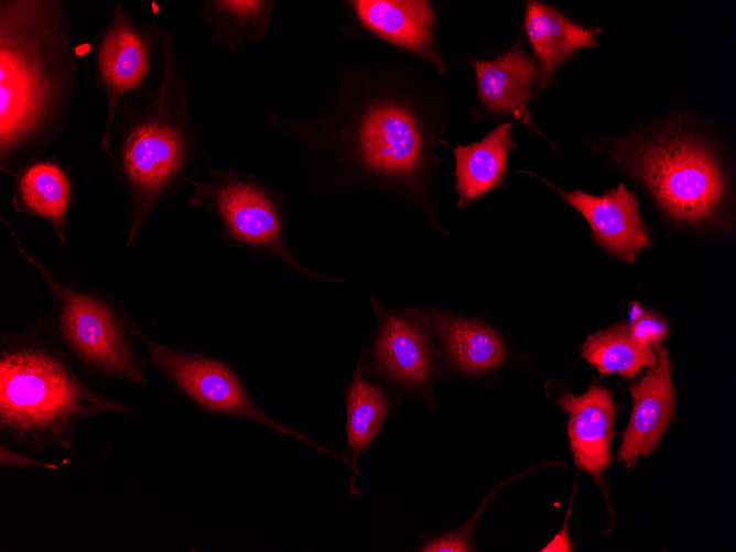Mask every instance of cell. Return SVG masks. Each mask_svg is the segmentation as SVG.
Listing matches in <instances>:
<instances>
[{
    "label": "cell",
    "mask_w": 736,
    "mask_h": 552,
    "mask_svg": "<svg viewBox=\"0 0 736 552\" xmlns=\"http://www.w3.org/2000/svg\"><path fill=\"white\" fill-rule=\"evenodd\" d=\"M426 83L397 62L347 66L312 113L268 115L300 149L312 202L350 184L421 201L437 136Z\"/></svg>",
    "instance_id": "1"
},
{
    "label": "cell",
    "mask_w": 736,
    "mask_h": 552,
    "mask_svg": "<svg viewBox=\"0 0 736 552\" xmlns=\"http://www.w3.org/2000/svg\"><path fill=\"white\" fill-rule=\"evenodd\" d=\"M78 86L64 0H0V170L42 156L59 136Z\"/></svg>",
    "instance_id": "2"
},
{
    "label": "cell",
    "mask_w": 736,
    "mask_h": 552,
    "mask_svg": "<svg viewBox=\"0 0 736 552\" xmlns=\"http://www.w3.org/2000/svg\"><path fill=\"white\" fill-rule=\"evenodd\" d=\"M160 51L153 76L117 106L101 148L128 197V248L159 204L193 177L205 154L176 43L164 29L160 30Z\"/></svg>",
    "instance_id": "3"
},
{
    "label": "cell",
    "mask_w": 736,
    "mask_h": 552,
    "mask_svg": "<svg viewBox=\"0 0 736 552\" xmlns=\"http://www.w3.org/2000/svg\"><path fill=\"white\" fill-rule=\"evenodd\" d=\"M131 409L90 388L66 353L45 337L3 333L0 340V434L28 450H72L86 419Z\"/></svg>",
    "instance_id": "4"
},
{
    "label": "cell",
    "mask_w": 736,
    "mask_h": 552,
    "mask_svg": "<svg viewBox=\"0 0 736 552\" xmlns=\"http://www.w3.org/2000/svg\"><path fill=\"white\" fill-rule=\"evenodd\" d=\"M609 155L640 182L677 224L722 225L729 203V181L711 141L682 121L614 140Z\"/></svg>",
    "instance_id": "5"
},
{
    "label": "cell",
    "mask_w": 736,
    "mask_h": 552,
    "mask_svg": "<svg viewBox=\"0 0 736 552\" xmlns=\"http://www.w3.org/2000/svg\"><path fill=\"white\" fill-rule=\"evenodd\" d=\"M206 169L207 178L186 180L193 190L188 205L214 218L228 243L281 261L309 280L340 281L311 270L294 256L286 237L289 209L277 187L236 165L218 170L207 163Z\"/></svg>",
    "instance_id": "6"
},
{
    "label": "cell",
    "mask_w": 736,
    "mask_h": 552,
    "mask_svg": "<svg viewBox=\"0 0 736 552\" xmlns=\"http://www.w3.org/2000/svg\"><path fill=\"white\" fill-rule=\"evenodd\" d=\"M21 256L39 272L55 302V324L69 355L91 372L147 387L144 361L137 355L128 321L113 304L58 282L32 256L1 216Z\"/></svg>",
    "instance_id": "7"
},
{
    "label": "cell",
    "mask_w": 736,
    "mask_h": 552,
    "mask_svg": "<svg viewBox=\"0 0 736 552\" xmlns=\"http://www.w3.org/2000/svg\"><path fill=\"white\" fill-rule=\"evenodd\" d=\"M133 334L142 342L153 367L177 390L203 409L266 424L278 432L297 437L326 452L305 435L267 416L253 403L242 381L227 364L217 358L161 344L139 329H133Z\"/></svg>",
    "instance_id": "8"
},
{
    "label": "cell",
    "mask_w": 736,
    "mask_h": 552,
    "mask_svg": "<svg viewBox=\"0 0 736 552\" xmlns=\"http://www.w3.org/2000/svg\"><path fill=\"white\" fill-rule=\"evenodd\" d=\"M160 30L156 22L140 24L122 4H117L94 45V84L107 98V115L100 149L106 144L119 102L141 88L160 63Z\"/></svg>",
    "instance_id": "9"
},
{
    "label": "cell",
    "mask_w": 736,
    "mask_h": 552,
    "mask_svg": "<svg viewBox=\"0 0 736 552\" xmlns=\"http://www.w3.org/2000/svg\"><path fill=\"white\" fill-rule=\"evenodd\" d=\"M544 182L554 187L562 199L585 218L595 242L615 257L634 263L637 253L650 245L651 240L639 214L638 202L624 184L596 196L578 188L565 192Z\"/></svg>",
    "instance_id": "10"
},
{
    "label": "cell",
    "mask_w": 736,
    "mask_h": 552,
    "mask_svg": "<svg viewBox=\"0 0 736 552\" xmlns=\"http://www.w3.org/2000/svg\"><path fill=\"white\" fill-rule=\"evenodd\" d=\"M653 348L656 365L629 387L634 409L618 451V459L627 464H634L639 456H647L656 448L673 415L672 362L665 348L660 345Z\"/></svg>",
    "instance_id": "11"
},
{
    "label": "cell",
    "mask_w": 736,
    "mask_h": 552,
    "mask_svg": "<svg viewBox=\"0 0 736 552\" xmlns=\"http://www.w3.org/2000/svg\"><path fill=\"white\" fill-rule=\"evenodd\" d=\"M357 23L379 40L431 62L444 64L434 50V13L424 0H351L346 2Z\"/></svg>",
    "instance_id": "12"
},
{
    "label": "cell",
    "mask_w": 736,
    "mask_h": 552,
    "mask_svg": "<svg viewBox=\"0 0 736 552\" xmlns=\"http://www.w3.org/2000/svg\"><path fill=\"white\" fill-rule=\"evenodd\" d=\"M9 175L12 178L13 209L45 220L64 246L74 197L73 178L64 163L53 156H39L21 164Z\"/></svg>",
    "instance_id": "13"
},
{
    "label": "cell",
    "mask_w": 736,
    "mask_h": 552,
    "mask_svg": "<svg viewBox=\"0 0 736 552\" xmlns=\"http://www.w3.org/2000/svg\"><path fill=\"white\" fill-rule=\"evenodd\" d=\"M379 312L380 329L372 350L374 369L407 389L425 383L431 374L432 355L427 337L408 312H386L372 300Z\"/></svg>",
    "instance_id": "14"
},
{
    "label": "cell",
    "mask_w": 736,
    "mask_h": 552,
    "mask_svg": "<svg viewBox=\"0 0 736 552\" xmlns=\"http://www.w3.org/2000/svg\"><path fill=\"white\" fill-rule=\"evenodd\" d=\"M559 403L570 413L567 431L576 465L600 481V474L610 461L616 418L610 391L592 383L581 396L563 393Z\"/></svg>",
    "instance_id": "15"
},
{
    "label": "cell",
    "mask_w": 736,
    "mask_h": 552,
    "mask_svg": "<svg viewBox=\"0 0 736 552\" xmlns=\"http://www.w3.org/2000/svg\"><path fill=\"white\" fill-rule=\"evenodd\" d=\"M478 97L491 112L509 113L523 125L532 126L528 110L538 66L520 43L498 57L474 59Z\"/></svg>",
    "instance_id": "16"
},
{
    "label": "cell",
    "mask_w": 736,
    "mask_h": 552,
    "mask_svg": "<svg viewBox=\"0 0 736 552\" xmlns=\"http://www.w3.org/2000/svg\"><path fill=\"white\" fill-rule=\"evenodd\" d=\"M524 28L539 61L538 90L550 82L556 68L575 51L597 45L598 29L583 28L539 1H528Z\"/></svg>",
    "instance_id": "17"
},
{
    "label": "cell",
    "mask_w": 736,
    "mask_h": 552,
    "mask_svg": "<svg viewBox=\"0 0 736 552\" xmlns=\"http://www.w3.org/2000/svg\"><path fill=\"white\" fill-rule=\"evenodd\" d=\"M408 312L440 336L447 354L461 370L480 374L504 361L505 346L498 334L486 324L415 309Z\"/></svg>",
    "instance_id": "18"
},
{
    "label": "cell",
    "mask_w": 736,
    "mask_h": 552,
    "mask_svg": "<svg viewBox=\"0 0 736 552\" xmlns=\"http://www.w3.org/2000/svg\"><path fill=\"white\" fill-rule=\"evenodd\" d=\"M274 7V0H204L197 17L212 28L213 44L236 56L262 45L273 28Z\"/></svg>",
    "instance_id": "19"
},
{
    "label": "cell",
    "mask_w": 736,
    "mask_h": 552,
    "mask_svg": "<svg viewBox=\"0 0 736 552\" xmlns=\"http://www.w3.org/2000/svg\"><path fill=\"white\" fill-rule=\"evenodd\" d=\"M513 148L509 122L499 123L475 143L455 148L457 207L467 205L501 183L509 152Z\"/></svg>",
    "instance_id": "20"
},
{
    "label": "cell",
    "mask_w": 736,
    "mask_h": 552,
    "mask_svg": "<svg viewBox=\"0 0 736 552\" xmlns=\"http://www.w3.org/2000/svg\"><path fill=\"white\" fill-rule=\"evenodd\" d=\"M582 357L604 374L631 378L643 367H653L657 355L636 342L627 324L619 323L587 337L581 346Z\"/></svg>",
    "instance_id": "21"
},
{
    "label": "cell",
    "mask_w": 736,
    "mask_h": 552,
    "mask_svg": "<svg viewBox=\"0 0 736 552\" xmlns=\"http://www.w3.org/2000/svg\"><path fill=\"white\" fill-rule=\"evenodd\" d=\"M387 410V398L382 390L356 371L347 392V436L355 456L379 431Z\"/></svg>",
    "instance_id": "22"
},
{
    "label": "cell",
    "mask_w": 736,
    "mask_h": 552,
    "mask_svg": "<svg viewBox=\"0 0 736 552\" xmlns=\"http://www.w3.org/2000/svg\"><path fill=\"white\" fill-rule=\"evenodd\" d=\"M629 333L631 337L646 347L660 345L668 335V325L658 314L643 312L640 317L631 322Z\"/></svg>",
    "instance_id": "23"
},
{
    "label": "cell",
    "mask_w": 736,
    "mask_h": 552,
    "mask_svg": "<svg viewBox=\"0 0 736 552\" xmlns=\"http://www.w3.org/2000/svg\"><path fill=\"white\" fill-rule=\"evenodd\" d=\"M0 464L7 467H40L50 470H58L61 466L54 463L41 462L28 454L17 452L6 444L0 445Z\"/></svg>",
    "instance_id": "24"
},
{
    "label": "cell",
    "mask_w": 736,
    "mask_h": 552,
    "mask_svg": "<svg viewBox=\"0 0 736 552\" xmlns=\"http://www.w3.org/2000/svg\"><path fill=\"white\" fill-rule=\"evenodd\" d=\"M421 551L426 552H463L469 551L466 541L457 534H446L427 543Z\"/></svg>",
    "instance_id": "25"
},
{
    "label": "cell",
    "mask_w": 736,
    "mask_h": 552,
    "mask_svg": "<svg viewBox=\"0 0 736 552\" xmlns=\"http://www.w3.org/2000/svg\"><path fill=\"white\" fill-rule=\"evenodd\" d=\"M566 527L567 523H565L563 530H561L560 533H558L541 551H571L572 545L567 537Z\"/></svg>",
    "instance_id": "26"
},
{
    "label": "cell",
    "mask_w": 736,
    "mask_h": 552,
    "mask_svg": "<svg viewBox=\"0 0 736 552\" xmlns=\"http://www.w3.org/2000/svg\"><path fill=\"white\" fill-rule=\"evenodd\" d=\"M642 313H643L642 307L637 302H632L629 310L630 321L634 322L635 320L640 317Z\"/></svg>",
    "instance_id": "27"
}]
</instances>
